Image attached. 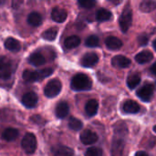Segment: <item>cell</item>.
<instances>
[{"instance_id":"6da1fadb","label":"cell","mask_w":156,"mask_h":156,"mask_svg":"<svg viewBox=\"0 0 156 156\" xmlns=\"http://www.w3.org/2000/svg\"><path fill=\"white\" fill-rule=\"evenodd\" d=\"M70 87L76 91L90 90L92 88V81L86 74L79 73L72 78Z\"/></svg>"},{"instance_id":"7a4b0ae2","label":"cell","mask_w":156,"mask_h":156,"mask_svg":"<svg viewBox=\"0 0 156 156\" xmlns=\"http://www.w3.org/2000/svg\"><path fill=\"white\" fill-rule=\"evenodd\" d=\"M52 73H53V69L51 68H47L38 71L25 70L23 72V79L24 80L28 81V82L38 81V80H41L49 77Z\"/></svg>"},{"instance_id":"3957f363","label":"cell","mask_w":156,"mask_h":156,"mask_svg":"<svg viewBox=\"0 0 156 156\" xmlns=\"http://www.w3.org/2000/svg\"><path fill=\"white\" fill-rule=\"evenodd\" d=\"M132 22H133L132 9L129 6H126L123 9V11L120 16V19H119V25L123 33H126L129 30L130 27L132 26Z\"/></svg>"},{"instance_id":"277c9868","label":"cell","mask_w":156,"mask_h":156,"mask_svg":"<svg viewBox=\"0 0 156 156\" xmlns=\"http://www.w3.org/2000/svg\"><path fill=\"white\" fill-rule=\"evenodd\" d=\"M21 146L27 154H34L37 146L35 135L33 133H27L21 142Z\"/></svg>"},{"instance_id":"5b68a950","label":"cell","mask_w":156,"mask_h":156,"mask_svg":"<svg viewBox=\"0 0 156 156\" xmlns=\"http://www.w3.org/2000/svg\"><path fill=\"white\" fill-rule=\"evenodd\" d=\"M61 88H62V85L58 80H56V79L51 80L46 85L45 90H44V93L48 98H54L59 94Z\"/></svg>"},{"instance_id":"8992f818","label":"cell","mask_w":156,"mask_h":156,"mask_svg":"<svg viewBox=\"0 0 156 156\" xmlns=\"http://www.w3.org/2000/svg\"><path fill=\"white\" fill-rule=\"evenodd\" d=\"M154 90V86L153 84H146L137 90V96L143 101H150Z\"/></svg>"},{"instance_id":"52a82bcc","label":"cell","mask_w":156,"mask_h":156,"mask_svg":"<svg viewBox=\"0 0 156 156\" xmlns=\"http://www.w3.org/2000/svg\"><path fill=\"white\" fill-rule=\"evenodd\" d=\"M12 75V66L5 58L0 57V80H7Z\"/></svg>"},{"instance_id":"ba28073f","label":"cell","mask_w":156,"mask_h":156,"mask_svg":"<svg viewBox=\"0 0 156 156\" xmlns=\"http://www.w3.org/2000/svg\"><path fill=\"white\" fill-rule=\"evenodd\" d=\"M37 100H38L37 95L35 92L30 91V92H27L26 94L23 95V97H22V103H23V105L26 108L32 109V108H34L37 105Z\"/></svg>"},{"instance_id":"9c48e42d","label":"cell","mask_w":156,"mask_h":156,"mask_svg":"<svg viewBox=\"0 0 156 156\" xmlns=\"http://www.w3.org/2000/svg\"><path fill=\"white\" fill-rule=\"evenodd\" d=\"M80 141L83 144H93L98 141V135L90 130H85L80 134Z\"/></svg>"},{"instance_id":"30bf717a","label":"cell","mask_w":156,"mask_h":156,"mask_svg":"<svg viewBox=\"0 0 156 156\" xmlns=\"http://www.w3.org/2000/svg\"><path fill=\"white\" fill-rule=\"evenodd\" d=\"M99 61V57L96 53H86L81 58V65L85 68H91Z\"/></svg>"},{"instance_id":"8fae6325","label":"cell","mask_w":156,"mask_h":156,"mask_svg":"<svg viewBox=\"0 0 156 156\" xmlns=\"http://www.w3.org/2000/svg\"><path fill=\"white\" fill-rule=\"evenodd\" d=\"M112 64L118 69H126L131 65V60L122 55H117L112 58Z\"/></svg>"},{"instance_id":"7c38bea8","label":"cell","mask_w":156,"mask_h":156,"mask_svg":"<svg viewBox=\"0 0 156 156\" xmlns=\"http://www.w3.org/2000/svg\"><path fill=\"white\" fill-rule=\"evenodd\" d=\"M51 17L55 22L63 23L68 17V13L65 9H62L59 7H55V8H53L52 12H51Z\"/></svg>"},{"instance_id":"4fadbf2b","label":"cell","mask_w":156,"mask_h":156,"mask_svg":"<svg viewBox=\"0 0 156 156\" xmlns=\"http://www.w3.org/2000/svg\"><path fill=\"white\" fill-rule=\"evenodd\" d=\"M105 45L111 50H118L122 47V42L117 37L110 36L105 39Z\"/></svg>"},{"instance_id":"5bb4252c","label":"cell","mask_w":156,"mask_h":156,"mask_svg":"<svg viewBox=\"0 0 156 156\" xmlns=\"http://www.w3.org/2000/svg\"><path fill=\"white\" fill-rule=\"evenodd\" d=\"M69 112V106L66 101H60L58 103L57 107H56V116L59 119H63L65 118Z\"/></svg>"},{"instance_id":"9a60e30c","label":"cell","mask_w":156,"mask_h":156,"mask_svg":"<svg viewBox=\"0 0 156 156\" xmlns=\"http://www.w3.org/2000/svg\"><path fill=\"white\" fill-rule=\"evenodd\" d=\"M122 109H123V112H126V113L134 114V113L139 112L140 106H139V104L136 101H132V100H129V101H127L124 102V104L122 106Z\"/></svg>"},{"instance_id":"2e32d148","label":"cell","mask_w":156,"mask_h":156,"mask_svg":"<svg viewBox=\"0 0 156 156\" xmlns=\"http://www.w3.org/2000/svg\"><path fill=\"white\" fill-rule=\"evenodd\" d=\"M154 58V55L149 50H144L135 56V61L139 64H145Z\"/></svg>"},{"instance_id":"e0dca14e","label":"cell","mask_w":156,"mask_h":156,"mask_svg":"<svg viewBox=\"0 0 156 156\" xmlns=\"http://www.w3.org/2000/svg\"><path fill=\"white\" fill-rule=\"evenodd\" d=\"M52 154L57 156H70L74 154V152L71 148L63 146V145H58L52 148Z\"/></svg>"},{"instance_id":"ac0fdd59","label":"cell","mask_w":156,"mask_h":156,"mask_svg":"<svg viewBox=\"0 0 156 156\" xmlns=\"http://www.w3.org/2000/svg\"><path fill=\"white\" fill-rule=\"evenodd\" d=\"M99 110V103L96 100H90L85 106V112L88 116L92 117L97 114Z\"/></svg>"},{"instance_id":"d6986e66","label":"cell","mask_w":156,"mask_h":156,"mask_svg":"<svg viewBox=\"0 0 156 156\" xmlns=\"http://www.w3.org/2000/svg\"><path fill=\"white\" fill-rule=\"evenodd\" d=\"M5 48L12 52H17L21 49V44L14 37H8L5 41Z\"/></svg>"},{"instance_id":"ffe728a7","label":"cell","mask_w":156,"mask_h":156,"mask_svg":"<svg viewBox=\"0 0 156 156\" xmlns=\"http://www.w3.org/2000/svg\"><path fill=\"white\" fill-rule=\"evenodd\" d=\"M18 135H19V133L16 129L7 128L2 133V139L6 142H13L18 137Z\"/></svg>"},{"instance_id":"44dd1931","label":"cell","mask_w":156,"mask_h":156,"mask_svg":"<svg viewBox=\"0 0 156 156\" xmlns=\"http://www.w3.org/2000/svg\"><path fill=\"white\" fill-rule=\"evenodd\" d=\"M124 147V142L122 138L116 137L112 141V153L113 154H122Z\"/></svg>"},{"instance_id":"7402d4cb","label":"cell","mask_w":156,"mask_h":156,"mask_svg":"<svg viewBox=\"0 0 156 156\" xmlns=\"http://www.w3.org/2000/svg\"><path fill=\"white\" fill-rule=\"evenodd\" d=\"M112 18V14L110 10L105 8H100L96 13V19L99 22L109 21Z\"/></svg>"},{"instance_id":"603a6c76","label":"cell","mask_w":156,"mask_h":156,"mask_svg":"<svg viewBox=\"0 0 156 156\" xmlns=\"http://www.w3.org/2000/svg\"><path fill=\"white\" fill-rule=\"evenodd\" d=\"M42 16L39 13L32 12L27 16V23L32 27H39L42 24Z\"/></svg>"},{"instance_id":"cb8c5ba5","label":"cell","mask_w":156,"mask_h":156,"mask_svg":"<svg viewBox=\"0 0 156 156\" xmlns=\"http://www.w3.org/2000/svg\"><path fill=\"white\" fill-rule=\"evenodd\" d=\"M28 61H29L30 64H32L35 67L41 66V65L45 64V62H46L44 56L42 54H40V53H37V52L31 54L29 58H28Z\"/></svg>"},{"instance_id":"d4e9b609","label":"cell","mask_w":156,"mask_h":156,"mask_svg":"<svg viewBox=\"0 0 156 156\" xmlns=\"http://www.w3.org/2000/svg\"><path fill=\"white\" fill-rule=\"evenodd\" d=\"M80 44V38L78 36H70L67 37L64 41V46L69 49L75 48Z\"/></svg>"},{"instance_id":"484cf974","label":"cell","mask_w":156,"mask_h":156,"mask_svg":"<svg viewBox=\"0 0 156 156\" xmlns=\"http://www.w3.org/2000/svg\"><path fill=\"white\" fill-rule=\"evenodd\" d=\"M156 8V1L154 0H146L141 3L140 10L144 13H149L154 11Z\"/></svg>"},{"instance_id":"4316f807","label":"cell","mask_w":156,"mask_h":156,"mask_svg":"<svg viewBox=\"0 0 156 156\" xmlns=\"http://www.w3.org/2000/svg\"><path fill=\"white\" fill-rule=\"evenodd\" d=\"M141 82V77L139 74H132L127 79V85L131 90L135 89Z\"/></svg>"},{"instance_id":"83f0119b","label":"cell","mask_w":156,"mask_h":156,"mask_svg":"<svg viewBox=\"0 0 156 156\" xmlns=\"http://www.w3.org/2000/svg\"><path fill=\"white\" fill-rule=\"evenodd\" d=\"M58 28L57 27H51L47 29L43 34H42V37L46 40L48 41H53L56 39L57 36H58Z\"/></svg>"},{"instance_id":"f1b7e54d","label":"cell","mask_w":156,"mask_h":156,"mask_svg":"<svg viewBox=\"0 0 156 156\" xmlns=\"http://www.w3.org/2000/svg\"><path fill=\"white\" fill-rule=\"evenodd\" d=\"M114 132L117 135L120 136H124L127 134L128 130H127V126L123 122H119L114 125Z\"/></svg>"},{"instance_id":"f546056e","label":"cell","mask_w":156,"mask_h":156,"mask_svg":"<svg viewBox=\"0 0 156 156\" xmlns=\"http://www.w3.org/2000/svg\"><path fill=\"white\" fill-rule=\"evenodd\" d=\"M69 127L73 131H80L82 129L83 123L79 119H77L75 117H70L69 120Z\"/></svg>"},{"instance_id":"4dcf8cb0","label":"cell","mask_w":156,"mask_h":156,"mask_svg":"<svg viewBox=\"0 0 156 156\" xmlns=\"http://www.w3.org/2000/svg\"><path fill=\"white\" fill-rule=\"evenodd\" d=\"M99 44H100V39L95 35H91V36L88 37L85 41V45L88 48H96L99 46Z\"/></svg>"},{"instance_id":"1f68e13d","label":"cell","mask_w":156,"mask_h":156,"mask_svg":"<svg viewBox=\"0 0 156 156\" xmlns=\"http://www.w3.org/2000/svg\"><path fill=\"white\" fill-rule=\"evenodd\" d=\"M79 5L86 9L92 8L96 5V0H78Z\"/></svg>"},{"instance_id":"d6a6232c","label":"cell","mask_w":156,"mask_h":156,"mask_svg":"<svg viewBox=\"0 0 156 156\" xmlns=\"http://www.w3.org/2000/svg\"><path fill=\"white\" fill-rule=\"evenodd\" d=\"M102 150L101 148H98V147H90L89 148L86 153H85V155L87 156H101L102 155Z\"/></svg>"},{"instance_id":"836d02e7","label":"cell","mask_w":156,"mask_h":156,"mask_svg":"<svg viewBox=\"0 0 156 156\" xmlns=\"http://www.w3.org/2000/svg\"><path fill=\"white\" fill-rule=\"evenodd\" d=\"M148 41H149L148 37L144 35H142L138 37V43L140 46H146L148 44Z\"/></svg>"},{"instance_id":"e575fe53","label":"cell","mask_w":156,"mask_h":156,"mask_svg":"<svg viewBox=\"0 0 156 156\" xmlns=\"http://www.w3.org/2000/svg\"><path fill=\"white\" fill-rule=\"evenodd\" d=\"M23 4V0H12V6L15 9H17Z\"/></svg>"},{"instance_id":"d590c367","label":"cell","mask_w":156,"mask_h":156,"mask_svg":"<svg viewBox=\"0 0 156 156\" xmlns=\"http://www.w3.org/2000/svg\"><path fill=\"white\" fill-rule=\"evenodd\" d=\"M108 1H110L112 4H113V5H119V4H121L122 0H108Z\"/></svg>"},{"instance_id":"8d00e7d4","label":"cell","mask_w":156,"mask_h":156,"mask_svg":"<svg viewBox=\"0 0 156 156\" xmlns=\"http://www.w3.org/2000/svg\"><path fill=\"white\" fill-rule=\"evenodd\" d=\"M151 72H152L154 75H155L156 76V63H154V64L151 67Z\"/></svg>"},{"instance_id":"74e56055","label":"cell","mask_w":156,"mask_h":156,"mask_svg":"<svg viewBox=\"0 0 156 156\" xmlns=\"http://www.w3.org/2000/svg\"><path fill=\"white\" fill-rule=\"evenodd\" d=\"M136 155H147V153H145V152H137L136 154H135Z\"/></svg>"},{"instance_id":"f35d334b","label":"cell","mask_w":156,"mask_h":156,"mask_svg":"<svg viewBox=\"0 0 156 156\" xmlns=\"http://www.w3.org/2000/svg\"><path fill=\"white\" fill-rule=\"evenodd\" d=\"M153 47H154V50L156 51V38L154 40V42H153Z\"/></svg>"},{"instance_id":"ab89813d","label":"cell","mask_w":156,"mask_h":156,"mask_svg":"<svg viewBox=\"0 0 156 156\" xmlns=\"http://www.w3.org/2000/svg\"><path fill=\"white\" fill-rule=\"evenodd\" d=\"M5 2H6V0H0V5H4V4H5Z\"/></svg>"},{"instance_id":"60d3db41","label":"cell","mask_w":156,"mask_h":156,"mask_svg":"<svg viewBox=\"0 0 156 156\" xmlns=\"http://www.w3.org/2000/svg\"><path fill=\"white\" fill-rule=\"evenodd\" d=\"M154 133H156V125L154 126Z\"/></svg>"}]
</instances>
